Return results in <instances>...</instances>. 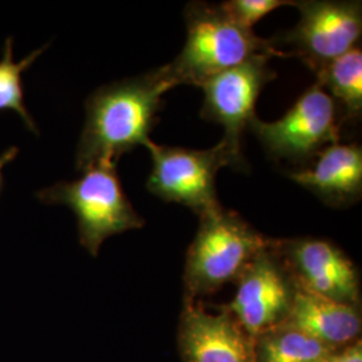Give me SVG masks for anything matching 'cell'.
Listing matches in <instances>:
<instances>
[{
  "instance_id": "cell-16",
  "label": "cell",
  "mask_w": 362,
  "mask_h": 362,
  "mask_svg": "<svg viewBox=\"0 0 362 362\" xmlns=\"http://www.w3.org/2000/svg\"><path fill=\"white\" fill-rule=\"evenodd\" d=\"M46 49L47 46H43L28 54L21 62H13V38L8 37L4 42L3 55L0 59V112H15L21 117L26 129L35 136H38L39 130L25 104V86L22 76Z\"/></svg>"
},
{
  "instance_id": "cell-3",
  "label": "cell",
  "mask_w": 362,
  "mask_h": 362,
  "mask_svg": "<svg viewBox=\"0 0 362 362\" xmlns=\"http://www.w3.org/2000/svg\"><path fill=\"white\" fill-rule=\"evenodd\" d=\"M263 236L239 214L216 211L200 218L184 267V299L194 300L236 282L248 263L269 246Z\"/></svg>"
},
{
  "instance_id": "cell-19",
  "label": "cell",
  "mask_w": 362,
  "mask_h": 362,
  "mask_svg": "<svg viewBox=\"0 0 362 362\" xmlns=\"http://www.w3.org/2000/svg\"><path fill=\"white\" fill-rule=\"evenodd\" d=\"M18 153H19V148L11 146V148H8L6 152H3V153L0 155V194L3 192V187H4L3 168H4L7 164L13 163V160L18 157Z\"/></svg>"
},
{
  "instance_id": "cell-2",
  "label": "cell",
  "mask_w": 362,
  "mask_h": 362,
  "mask_svg": "<svg viewBox=\"0 0 362 362\" xmlns=\"http://www.w3.org/2000/svg\"><path fill=\"white\" fill-rule=\"evenodd\" d=\"M187 40L164 70L173 86L197 85L255 57H288L276 39L238 25L220 4L191 1L184 11Z\"/></svg>"
},
{
  "instance_id": "cell-12",
  "label": "cell",
  "mask_w": 362,
  "mask_h": 362,
  "mask_svg": "<svg viewBox=\"0 0 362 362\" xmlns=\"http://www.w3.org/2000/svg\"><path fill=\"white\" fill-rule=\"evenodd\" d=\"M290 179L333 207L357 203L362 194V148L332 144L315 157L311 168L290 173Z\"/></svg>"
},
{
  "instance_id": "cell-15",
  "label": "cell",
  "mask_w": 362,
  "mask_h": 362,
  "mask_svg": "<svg viewBox=\"0 0 362 362\" xmlns=\"http://www.w3.org/2000/svg\"><path fill=\"white\" fill-rule=\"evenodd\" d=\"M317 83L339 106L344 118L357 119L362 113V52L356 46L350 52L322 66L314 73Z\"/></svg>"
},
{
  "instance_id": "cell-17",
  "label": "cell",
  "mask_w": 362,
  "mask_h": 362,
  "mask_svg": "<svg viewBox=\"0 0 362 362\" xmlns=\"http://www.w3.org/2000/svg\"><path fill=\"white\" fill-rule=\"evenodd\" d=\"M294 3L291 0H230L220 6L238 25L252 30V26L267 13L284 6H294Z\"/></svg>"
},
{
  "instance_id": "cell-11",
  "label": "cell",
  "mask_w": 362,
  "mask_h": 362,
  "mask_svg": "<svg viewBox=\"0 0 362 362\" xmlns=\"http://www.w3.org/2000/svg\"><path fill=\"white\" fill-rule=\"evenodd\" d=\"M181 362H255L254 338L223 306L208 313L184 299L177 329Z\"/></svg>"
},
{
  "instance_id": "cell-4",
  "label": "cell",
  "mask_w": 362,
  "mask_h": 362,
  "mask_svg": "<svg viewBox=\"0 0 362 362\" xmlns=\"http://www.w3.org/2000/svg\"><path fill=\"white\" fill-rule=\"evenodd\" d=\"M76 180L58 181L35 196L43 204H62L77 219L78 239L91 257L110 236L143 228L145 221L132 206L115 163H100Z\"/></svg>"
},
{
  "instance_id": "cell-5",
  "label": "cell",
  "mask_w": 362,
  "mask_h": 362,
  "mask_svg": "<svg viewBox=\"0 0 362 362\" xmlns=\"http://www.w3.org/2000/svg\"><path fill=\"white\" fill-rule=\"evenodd\" d=\"M146 149L152 157L148 191L164 202L192 209L199 218L221 207L215 184L220 169H246L223 141L209 149H188L151 141Z\"/></svg>"
},
{
  "instance_id": "cell-13",
  "label": "cell",
  "mask_w": 362,
  "mask_h": 362,
  "mask_svg": "<svg viewBox=\"0 0 362 362\" xmlns=\"http://www.w3.org/2000/svg\"><path fill=\"white\" fill-rule=\"evenodd\" d=\"M286 322L339 351L360 339L361 308L313 294L297 285L293 306Z\"/></svg>"
},
{
  "instance_id": "cell-7",
  "label": "cell",
  "mask_w": 362,
  "mask_h": 362,
  "mask_svg": "<svg viewBox=\"0 0 362 362\" xmlns=\"http://www.w3.org/2000/svg\"><path fill=\"white\" fill-rule=\"evenodd\" d=\"M299 21L282 40L313 73L357 46L362 34L361 1H296Z\"/></svg>"
},
{
  "instance_id": "cell-10",
  "label": "cell",
  "mask_w": 362,
  "mask_h": 362,
  "mask_svg": "<svg viewBox=\"0 0 362 362\" xmlns=\"http://www.w3.org/2000/svg\"><path fill=\"white\" fill-rule=\"evenodd\" d=\"M299 287L344 305L361 308L360 274L336 243L318 238L272 239Z\"/></svg>"
},
{
  "instance_id": "cell-18",
  "label": "cell",
  "mask_w": 362,
  "mask_h": 362,
  "mask_svg": "<svg viewBox=\"0 0 362 362\" xmlns=\"http://www.w3.org/2000/svg\"><path fill=\"white\" fill-rule=\"evenodd\" d=\"M337 362H362L361 339L337 353Z\"/></svg>"
},
{
  "instance_id": "cell-14",
  "label": "cell",
  "mask_w": 362,
  "mask_h": 362,
  "mask_svg": "<svg viewBox=\"0 0 362 362\" xmlns=\"http://www.w3.org/2000/svg\"><path fill=\"white\" fill-rule=\"evenodd\" d=\"M336 353L287 322L254 337L255 362H321Z\"/></svg>"
},
{
  "instance_id": "cell-9",
  "label": "cell",
  "mask_w": 362,
  "mask_h": 362,
  "mask_svg": "<svg viewBox=\"0 0 362 362\" xmlns=\"http://www.w3.org/2000/svg\"><path fill=\"white\" fill-rule=\"evenodd\" d=\"M270 59L269 57L251 58L200 85L204 91L202 116L224 128L221 141L245 167L243 133L257 117L255 105L263 88L276 77V73L269 66Z\"/></svg>"
},
{
  "instance_id": "cell-20",
  "label": "cell",
  "mask_w": 362,
  "mask_h": 362,
  "mask_svg": "<svg viewBox=\"0 0 362 362\" xmlns=\"http://www.w3.org/2000/svg\"><path fill=\"white\" fill-rule=\"evenodd\" d=\"M337 353H338V351H337ZM337 353L336 354H333L332 357H329V358H326V360L321 362H337Z\"/></svg>"
},
{
  "instance_id": "cell-1",
  "label": "cell",
  "mask_w": 362,
  "mask_h": 362,
  "mask_svg": "<svg viewBox=\"0 0 362 362\" xmlns=\"http://www.w3.org/2000/svg\"><path fill=\"white\" fill-rule=\"evenodd\" d=\"M175 88L164 66L93 91L85 103L86 119L78 141L76 165L83 172L100 163L118 164L137 146H148L163 95Z\"/></svg>"
},
{
  "instance_id": "cell-8",
  "label": "cell",
  "mask_w": 362,
  "mask_h": 362,
  "mask_svg": "<svg viewBox=\"0 0 362 362\" xmlns=\"http://www.w3.org/2000/svg\"><path fill=\"white\" fill-rule=\"evenodd\" d=\"M236 293L226 306L248 336L284 324L293 306L297 285L270 243L236 279Z\"/></svg>"
},
{
  "instance_id": "cell-6",
  "label": "cell",
  "mask_w": 362,
  "mask_h": 362,
  "mask_svg": "<svg viewBox=\"0 0 362 362\" xmlns=\"http://www.w3.org/2000/svg\"><path fill=\"white\" fill-rule=\"evenodd\" d=\"M344 121L336 101L315 83L282 118L264 122L255 117L247 129L257 136L270 158L302 164L338 143Z\"/></svg>"
}]
</instances>
